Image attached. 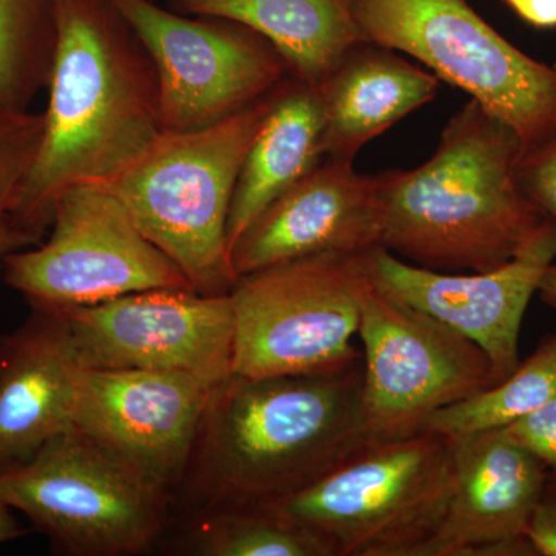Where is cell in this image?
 I'll return each mask as SVG.
<instances>
[{"label":"cell","instance_id":"obj_2","mask_svg":"<svg viewBox=\"0 0 556 556\" xmlns=\"http://www.w3.org/2000/svg\"><path fill=\"white\" fill-rule=\"evenodd\" d=\"M362 390V358L324 375L230 376L212 388L174 503L190 515L302 492L371 442Z\"/></svg>","mask_w":556,"mask_h":556},{"label":"cell","instance_id":"obj_7","mask_svg":"<svg viewBox=\"0 0 556 556\" xmlns=\"http://www.w3.org/2000/svg\"><path fill=\"white\" fill-rule=\"evenodd\" d=\"M368 252H320L237 278L233 375H324L361 361Z\"/></svg>","mask_w":556,"mask_h":556},{"label":"cell","instance_id":"obj_8","mask_svg":"<svg viewBox=\"0 0 556 556\" xmlns=\"http://www.w3.org/2000/svg\"><path fill=\"white\" fill-rule=\"evenodd\" d=\"M369 43L401 51L508 124L522 152L556 134V67L530 58L468 0H353Z\"/></svg>","mask_w":556,"mask_h":556},{"label":"cell","instance_id":"obj_19","mask_svg":"<svg viewBox=\"0 0 556 556\" xmlns=\"http://www.w3.org/2000/svg\"><path fill=\"white\" fill-rule=\"evenodd\" d=\"M325 105L320 87L288 76L270 97L233 190L228 223L230 249L244 230L324 160Z\"/></svg>","mask_w":556,"mask_h":556},{"label":"cell","instance_id":"obj_3","mask_svg":"<svg viewBox=\"0 0 556 556\" xmlns=\"http://www.w3.org/2000/svg\"><path fill=\"white\" fill-rule=\"evenodd\" d=\"M517 131L470 100L412 170L379 174L380 248L439 273L510 262L546 217L522 195Z\"/></svg>","mask_w":556,"mask_h":556},{"label":"cell","instance_id":"obj_1","mask_svg":"<svg viewBox=\"0 0 556 556\" xmlns=\"http://www.w3.org/2000/svg\"><path fill=\"white\" fill-rule=\"evenodd\" d=\"M43 137L10 217L38 240L62 193L105 185L163 134L155 65L113 0H58Z\"/></svg>","mask_w":556,"mask_h":556},{"label":"cell","instance_id":"obj_29","mask_svg":"<svg viewBox=\"0 0 556 556\" xmlns=\"http://www.w3.org/2000/svg\"><path fill=\"white\" fill-rule=\"evenodd\" d=\"M35 244H39L38 240L21 229L11 217L0 218V270L11 254Z\"/></svg>","mask_w":556,"mask_h":556},{"label":"cell","instance_id":"obj_4","mask_svg":"<svg viewBox=\"0 0 556 556\" xmlns=\"http://www.w3.org/2000/svg\"><path fill=\"white\" fill-rule=\"evenodd\" d=\"M273 93L206 129L163 131L123 174L98 185L118 197L139 230L203 294H228L236 285L230 206Z\"/></svg>","mask_w":556,"mask_h":556},{"label":"cell","instance_id":"obj_22","mask_svg":"<svg viewBox=\"0 0 556 556\" xmlns=\"http://www.w3.org/2000/svg\"><path fill=\"white\" fill-rule=\"evenodd\" d=\"M556 396V336L541 342L508 378L439 409L424 430L450 439L501 430L532 415Z\"/></svg>","mask_w":556,"mask_h":556},{"label":"cell","instance_id":"obj_15","mask_svg":"<svg viewBox=\"0 0 556 556\" xmlns=\"http://www.w3.org/2000/svg\"><path fill=\"white\" fill-rule=\"evenodd\" d=\"M453 442L452 496L422 556H535L527 530L546 464L504 428Z\"/></svg>","mask_w":556,"mask_h":556},{"label":"cell","instance_id":"obj_17","mask_svg":"<svg viewBox=\"0 0 556 556\" xmlns=\"http://www.w3.org/2000/svg\"><path fill=\"white\" fill-rule=\"evenodd\" d=\"M30 309L20 328L0 338V475L72 428L79 365L64 320L50 306Z\"/></svg>","mask_w":556,"mask_h":556},{"label":"cell","instance_id":"obj_11","mask_svg":"<svg viewBox=\"0 0 556 556\" xmlns=\"http://www.w3.org/2000/svg\"><path fill=\"white\" fill-rule=\"evenodd\" d=\"M113 2L155 65L163 131L214 126L265 100L291 76L268 40L239 22L190 16L155 0Z\"/></svg>","mask_w":556,"mask_h":556},{"label":"cell","instance_id":"obj_27","mask_svg":"<svg viewBox=\"0 0 556 556\" xmlns=\"http://www.w3.org/2000/svg\"><path fill=\"white\" fill-rule=\"evenodd\" d=\"M527 538L535 556H556V468H548Z\"/></svg>","mask_w":556,"mask_h":556},{"label":"cell","instance_id":"obj_16","mask_svg":"<svg viewBox=\"0 0 556 556\" xmlns=\"http://www.w3.org/2000/svg\"><path fill=\"white\" fill-rule=\"evenodd\" d=\"M380 247L378 175L324 159L237 240L230 265L239 278L320 252H368Z\"/></svg>","mask_w":556,"mask_h":556},{"label":"cell","instance_id":"obj_28","mask_svg":"<svg viewBox=\"0 0 556 556\" xmlns=\"http://www.w3.org/2000/svg\"><path fill=\"white\" fill-rule=\"evenodd\" d=\"M526 24L556 28V0H503Z\"/></svg>","mask_w":556,"mask_h":556},{"label":"cell","instance_id":"obj_25","mask_svg":"<svg viewBox=\"0 0 556 556\" xmlns=\"http://www.w3.org/2000/svg\"><path fill=\"white\" fill-rule=\"evenodd\" d=\"M517 179L533 207L556 222V134L521 153Z\"/></svg>","mask_w":556,"mask_h":556},{"label":"cell","instance_id":"obj_26","mask_svg":"<svg viewBox=\"0 0 556 556\" xmlns=\"http://www.w3.org/2000/svg\"><path fill=\"white\" fill-rule=\"evenodd\" d=\"M504 430L548 468H556V396Z\"/></svg>","mask_w":556,"mask_h":556},{"label":"cell","instance_id":"obj_9","mask_svg":"<svg viewBox=\"0 0 556 556\" xmlns=\"http://www.w3.org/2000/svg\"><path fill=\"white\" fill-rule=\"evenodd\" d=\"M5 283L28 305H94L150 289L192 288L139 230L115 193L79 185L62 193L46 243L5 260ZM193 289V288H192Z\"/></svg>","mask_w":556,"mask_h":556},{"label":"cell","instance_id":"obj_23","mask_svg":"<svg viewBox=\"0 0 556 556\" xmlns=\"http://www.w3.org/2000/svg\"><path fill=\"white\" fill-rule=\"evenodd\" d=\"M58 0H0V108L28 110L49 86Z\"/></svg>","mask_w":556,"mask_h":556},{"label":"cell","instance_id":"obj_6","mask_svg":"<svg viewBox=\"0 0 556 556\" xmlns=\"http://www.w3.org/2000/svg\"><path fill=\"white\" fill-rule=\"evenodd\" d=\"M0 500L51 547L73 556L149 551L169 521L172 497L118 453L78 428L0 475Z\"/></svg>","mask_w":556,"mask_h":556},{"label":"cell","instance_id":"obj_18","mask_svg":"<svg viewBox=\"0 0 556 556\" xmlns=\"http://www.w3.org/2000/svg\"><path fill=\"white\" fill-rule=\"evenodd\" d=\"M439 79L396 51L364 42L320 86L324 159L354 163L367 142L437 97Z\"/></svg>","mask_w":556,"mask_h":556},{"label":"cell","instance_id":"obj_24","mask_svg":"<svg viewBox=\"0 0 556 556\" xmlns=\"http://www.w3.org/2000/svg\"><path fill=\"white\" fill-rule=\"evenodd\" d=\"M43 137V113L0 108V218L10 217Z\"/></svg>","mask_w":556,"mask_h":556},{"label":"cell","instance_id":"obj_12","mask_svg":"<svg viewBox=\"0 0 556 556\" xmlns=\"http://www.w3.org/2000/svg\"><path fill=\"white\" fill-rule=\"evenodd\" d=\"M56 309L80 368L186 372L211 388L233 375L230 292L150 289Z\"/></svg>","mask_w":556,"mask_h":556},{"label":"cell","instance_id":"obj_14","mask_svg":"<svg viewBox=\"0 0 556 556\" xmlns=\"http://www.w3.org/2000/svg\"><path fill=\"white\" fill-rule=\"evenodd\" d=\"M555 258L556 222L551 218L543 219L510 262L485 273H439L412 265L380 247L368 252L376 287L477 343L497 382L521 362L519 334L527 306Z\"/></svg>","mask_w":556,"mask_h":556},{"label":"cell","instance_id":"obj_10","mask_svg":"<svg viewBox=\"0 0 556 556\" xmlns=\"http://www.w3.org/2000/svg\"><path fill=\"white\" fill-rule=\"evenodd\" d=\"M362 412L371 442L419 433L439 409L495 386L484 351L369 281L362 298Z\"/></svg>","mask_w":556,"mask_h":556},{"label":"cell","instance_id":"obj_13","mask_svg":"<svg viewBox=\"0 0 556 556\" xmlns=\"http://www.w3.org/2000/svg\"><path fill=\"white\" fill-rule=\"evenodd\" d=\"M211 391L186 372L79 367L72 427L129 460L174 503Z\"/></svg>","mask_w":556,"mask_h":556},{"label":"cell","instance_id":"obj_30","mask_svg":"<svg viewBox=\"0 0 556 556\" xmlns=\"http://www.w3.org/2000/svg\"><path fill=\"white\" fill-rule=\"evenodd\" d=\"M13 514V508L7 506L0 500V544L17 540V538L24 536L27 533V530L22 529Z\"/></svg>","mask_w":556,"mask_h":556},{"label":"cell","instance_id":"obj_21","mask_svg":"<svg viewBox=\"0 0 556 556\" xmlns=\"http://www.w3.org/2000/svg\"><path fill=\"white\" fill-rule=\"evenodd\" d=\"M179 547L197 556H329L324 544L277 504L190 514Z\"/></svg>","mask_w":556,"mask_h":556},{"label":"cell","instance_id":"obj_5","mask_svg":"<svg viewBox=\"0 0 556 556\" xmlns=\"http://www.w3.org/2000/svg\"><path fill=\"white\" fill-rule=\"evenodd\" d=\"M453 479L455 442L422 430L369 442L277 506L329 556H422L444 519Z\"/></svg>","mask_w":556,"mask_h":556},{"label":"cell","instance_id":"obj_31","mask_svg":"<svg viewBox=\"0 0 556 556\" xmlns=\"http://www.w3.org/2000/svg\"><path fill=\"white\" fill-rule=\"evenodd\" d=\"M538 294L546 305L556 309V263H552L541 277Z\"/></svg>","mask_w":556,"mask_h":556},{"label":"cell","instance_id":"obj_20","mask_svg":"<svg viewBox=\"0 0 556 556\" xmlns=\"http://www.w3.org/2000/svg\"><path fill=\"white\" fill-rule=\"evenodd\" d=\"M190 16L239 22L268 40L287 62L289 75L320 87L361 43L353 0H169Z\"/></svg>","mask_w":556,"mask_h":556}]
</instances>
